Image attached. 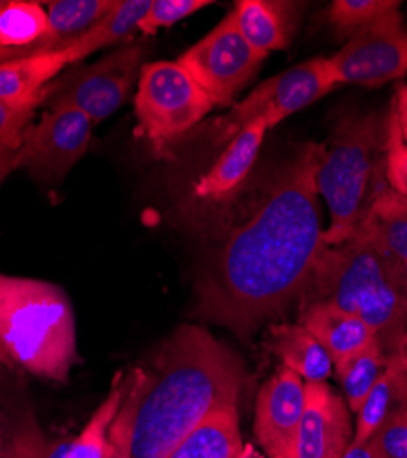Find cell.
Segmentation results:
<instances>
[{
	"instance_id": "obj_1",
	"label": "cell",
	"mask_w": 407,
	"mask_h": 458,
	"mask_svg": "<svg viewBox=\"0 0 407 458\" xmlns=\"http://www.w3.org/2000/svg\"><path fill=\"white\" fill-rule=\"evenodd\" d=\"M325 143L295 150L250 218L204 266L199 314L241 337L303 295L323 242L318 171Z\"/></svg>"
},
{
	"instance_id": "obj_2",
	"label": "cell",
	"mask_w": 407,
	"mask_h": 458,
	"mask_svg": "<svg viewBox=\"0 0 407 458\" xmlns=\"http://www.w3.org/2000/svg\"><path fill=\"white\" fill-rule=\"evenodd\" d=\"M246 370L237 354L202 327H180L149 369L131 374L132 458H165L220 407L239 405Z\"/></svg>"
},
{
	"instance_id": "obj_3",
	"label": "cell",
	"mask_w": 407,
	"mask_h": 458,
	"mask_svg": "<svg viewBox=\"0 0 407 458\" xmlns=\"http://www.w3.org/2000/svg\"><path fill=\"white\" fill-rule=\"evenodd\" d=\"M303 295L305 302H332L363 319L387 354L407 349V293L360 235L323 248Z\"/></svg>"
},
{
	"instance_id": "obj_4",
	"label": "cell",
	"mask_w": 407,
	"mask_h": 458,
	"mask_svg": "<svg viewBox=\"0 0 407 458\" xmlns=\"http://www.w3.org/2000/svg\"><path fill=\"white\" fill-rule=\"evenodd\" d=\"M0 343L15 365L66 381L80 361L76 318L66 293L48 281L0 274Z\"/></svg>"
},
{
	"instance_id": "obj_5",
	"label": "cell",
	"mask_w": 407,
	"mask_h": 458,
	"mask_svg": "<svg viewBox=\"0 0 407 458\" xmlns=\"http://www.w3.org/2000/svg\"><path fill=\"white\" fill-rule=\"evenodd\" d=\"M387 189L386 122L377 116H351L340 122L325 143L318 171V191L330 211L323 242L338 246L349 241Z\"/></svg>"
},
{
	"instance_id": "obj_6",
	"label": "cell",
	"mask_w": 407,
	"mask_h": 458,
	"mask_svg": "<svg viewBox=\"0 0 407 458\" xmlns=\"http://www.w3.org/2000/svg\"><path fill=\"white\" fill-rule=\"evenodd\" d=\"M215 108L211 98L176 61L143 64L138 78L134 112L138 132L158 158L188 136Z\"/></svg>"
},
{
	"instance_id": "obj_7",
	"label": "cell",
	"mask_w": 407,
	"mask_h": 458,
	"mask_svg": "<svg viewBox=\"0 0 407 458\" xmlns=\"http://www.w3.org/2000/svg\"><path fill=\"white\" fill-rule=\"evenodd\" d=\"M336 87L326 57L305 61L274 75L251 90L248 98L233 105L228 114L213 122L209 138L216 145L228 143L244 127L259 120H263L268 129H274L292 114L307 108Z\"/></svg>"
},
{
	"instance_id": "obj_8",
	"label": "cell",
	"mask_w": 407,
	"mask_h": 458,
	"mask_svg": "<svg viewBox=\"0 0 407 458\" xmlns=\"http://www.w3.org/2000/svg\"><path fill=\"white\" fill-rule=\"evenodd\" d=\"M145 55L147 45L134 43L110 52L87 68L73 70L48 85V108L70 105L87 114L94 125L105 122L127 101Z\"/></svg>"
},
{
	"instance_id": "obj_9",
	"label": "cell",
	"mask_w": 407,
	"mask_h": 458,
	"mask_svg": "<svg viewBox=\"0 0 407 458\" xmlns=\"http://www.w3.org/2000/svg\"><path fill=\"white\" fill-rule=\"evenodd\" d=\"M265 59L242 39L230 12L176 63L211 98L215 106H230Z\"/></svg>"
},
{
	"instance_id": "obj_10",
	"label": "cell",
	"mask_w": 407,
	"mask_h": 458,
	"mask_svg": "<svg viewBox=\"0 0 407 458\" xmlns=\"http://www.w3.org/2000/svg\"><path fill=\"white\" fill-rule=\"evenodd\" d=\"M94 123L80 108L50 106L43 120L30 125L17 150V169H28L43 183L59 185L85 155Z\"/></svg>"
},
{
	"instance_id": "obj_11",
	"label": "cell",
	"mask_w": 407,
	"mask_h": 458,
	"mask_svg": "<svg viewBox=\"0 0 407 458\" xmlns=\"http://www.w3.org/2000/svg\"><path fill=\"white\" fill-rule=\"evenodd\" d=\"M400 10L352 37L328 59L336 85L382 87L407 73V31Z\"/></svg>"
},
{
	"instance_id": "obj_12",
	"label": "cell",
	"mask_w": 407,
	"mask_h": 458,
	"mask_svg": "<svg viewBox=\"0 0 407 458\" xmlns=\"http://www.w3.org/2000/svg\"><path fill=\"white\" fill-rule=\"evenodd\" d=\"M305 409V381L281 367L259 391L253 431L270 458H292Z\"/></svg>"
},
{
	"instance_id": "obj_13",
	"label": "cell",
	"mask_w": 407,
	"mask_h": 458,
	"mask_svg": "<svg viewBox=\"0 0 407 458\" xmlns=\"http://www.w3.org/2000/svg\"><path fill=\"white\" fill-rule=\"evenodd\" d=\"M352 438L347 402L326 381L305 384V409L292 458H342Z\"/></svg>"
},
{
	"instance_id": "obj_14",
	"label": "cell",
	"mask_w": 407,
	"mask_h": 458,
	"mask_svg": "<svg viewBox=\"0 0 407 458\" xmlns=\"http://www.w3.org/2000/svg\"><path fill=\"white\" fill-rule=\"evenodd\" d=\"M118 6V0H54L48 3V31L26 48H0V63L68 50L81 35Z\"/></svg>"
},
{
	"instance_id": "obj_15",
	"label": "cell",
	"mask_w": 407,
	"mask_h": 458,
	"mask_svg": "<svg viewBox=\"0 0 407 458\" xmlns=\"http://www.w3.org/2000/svg\"><path fill=\"white\" fill-rule=\"evenodd\" d=\"M268 131L270 129L263 120L244 127L228 141L213 167L200 176L193 187V195L204 202H220L233 197L248 178Z\"/></svg>"
},
{
	"instance_id": "obj_16",
	"label": "cell",
	"mask_w": 407,
	"mask_h": 458,
	"mask_svg": "<svg viewBox=\"0 0 407 458\" xmlns=\"http://www.w3.org/2000/svg\"><path fill=\"white\" fill-rule=\"evenodd\" d=\"M354 235L365 239L386 259L407 293V199L387 189L369 209Z\"/></svg>"
},
{
	"instance_id": "obj_17",
	"label": "cell",
	"mask_w": 407,
	"mask_h": 458,
	"mask_svg": "<svg viewBox=\"0 0 407 458\" xmlns=\"http://www.w3.org/2000/svg\"><path fill=\"white\" fill-rule=\"evenodd\" d=\"M300 325L321 343L335 363L377 341L375 330L363 319L332 302H305Z\"/></svg>"
},
{
	"instance_id": "obj_18",
	"label": "cell",
	"mask_w": 407,
	"mask_h": 458,
	"mask_svg": "<svg viewBox=\"0 0 407 458\" xmlns=\"http://www.w3.org/2000/svg\"><path fill=\"white\" fill-rule=\"evenodd\" d=\"M407 409L405 349L389 354L387 367L356 412L354 442H367L386 422Z\"/></svg>"
},
{
	"instance_id": "obj_19",
	"label": "cell",
	"mask_w": 407,
	"mask_h": 458,
	"mask_svg": "<svg viewBox=\"0 0 407 458\" xmlns=\"http://www.w3.org/2000/svg\"><path fill=\"white\" fill-rule=\"evenodd\" d=\"M268 349L284 369L303 377L305 384H321L335 370V361L321 343L300 323L272 325Z\"/></svg>"
},
{
	"instance_id": "obj_20",
	"label": "cell",
	"mask_w": 407,
	"mask_h": 458,
	"mask_svg": "<svg viewBox=\"0 0 407 458\" xmlns=\"http://www.w3.org/2000/svg\"><path fill=\"white\" fill-rule=\"evenodd\" d=\"M293 4L272 0H239L232 10L242 39L263 57L286 48L290 41V12Z\"/></svg>"
},
{
	"instance_id": "obj_21",
	"label": "cell",
	"mask_w": 407,
	"mask_h": 458,
	"mask_svg": "<svg viewBox=\"0 0 407 458\" xmlns=\"http://www.w3.org/2000/svg\"><path fill=\"white\" fill-rule=\"evenodd\" d=\"M242 447L237 405L211 412L165 458H235Z\"/></svg>"
},
{
	"instance_id": "obj_22",
	"label": "cell",
	"mask_w": 407,
	"mask_h": 458,
	"mask_svg": "<svg viewBox=\"0 0 407 458\" xmlns=\"http://www.w3.org/2000/svg\"><path fill=\"white\" fill-rule=\"evenodd\" d=\"M73 64L70 54L17 57L0 63V99H30L47 92L59 72Z\"/></svg>"
},
{
	"instance_id": "obj_23",
	"label": "cell",
	"mask_w": 407,
	"mask_h": 458,
	"mask_svg": "<svg viewBox=\"0 0 407 458\" xmlns=\"http://www.w3.org/2000/svg\"><path fill=\"white\" fill-rule=\"evenodd\" d=\"M149 6L151 0H118V6L113 12L66 50L73 64L98 50L131 39Z\"/></svg>"
},
{
	"instance_id": "obj_24",
	"label": "cell",
	"mask_w": 407,
	"mask_h": 458,
	"mask_svg": "<svg viewBox=\"0 0 407 458\" xmlns=\"http://www.w3.org/2000/svg\"><path fill=\"white\" fill-rule=\"evenodd\" d=\"M389 361V354L377 341L369 343L367 347L345 356L335 363L336 376L342 384L345 402L351 411L358 412L367 394L371 393L378 377L384 374Z\"/></svg>"
},
{
	"instance_id": "obj_25",
	"label": "cell",
	"mask_w": 407,
	"mask_h": 458,
	"mask_svg": "<svg viewBox=\"0 0 407 458\" xmlns=\"http://www.w3.org/2000/svg\"><path fill=\"white\" fill-rule=\"evenodd\" d=\"M123 389L125 386L122 384V374H118L113 384V389H110L106 398L94 411L83 431L76 438L68 440L64 458H103L105 456L106 444H108V431L120 411V405L123 400Z\"/></svg>"
},
{
	"instance_id": "obj_26",
	"label": "cell",
	"mask_w": 407,
	"mask_h": 458,
	"mask_svg": "<svg viewBox=\"0 0 407 458\" xmlns=\"http://www.w3.org/2000/svg\"><path fill=\"white\" fill-rule=\"evenodd\" d=\"M48 31V13L39 3L15 0L0 6V48H26Z\"/></svg>"
},
{
	"instance_id": "obj_27",
	"label": "cell",
	"mask_w": 407,
	"mask_h": 458,
	"mask_svg": "<svg viewBox=\"0 0 407 458\" xmlns=\"http://www.w3.org/2000/svg\"><path fill=\"white\" fill-rule=\"evenodd\" d=\"M400 10L398 0H336L326 19L340 35H356Z\"/></svg>"
},
{
	"instance_id": "obj_28",
	"label": "cell",
	"mask_w": 407,
	"mask_h": 458,
	"mask_svg": "<svg viewBox=\"0 0 407 458\" xmlns=\"http://www.w3.org/2000/svg\"><path fill=\"white\" fill-rule=\"evenodd\" d=\"M47 98L48 89L45 94L30 99H0V143L19 150L35 108Z\"/></svg>"
},
{
	"instance_id": "obj_29",
	"label": "cell",
	"mask_w": 407,
	"mask_h": 458,
	"mask_svg": "<svg viewBox=\"0 0 407 458\" xmlns=\"http://www.w3.org/2000/svg\"><path fill=\"white\" fill-rule=\"evenodd\" d=\"M386 180L393 193L407 199V143L393 108L386 118Z\"/></svg>"
},
{
	"instance_id": "obj_30",
	"label": "cell",
	"mask_w": 407,
	"mask_h": 458,
	"mask_svg": "<svg viewBox=\"0 0 407 458\" xmlns=\"http://www.w3.org/2000/svg\"><path fill=\"white\" fill-rule=\"evenodd\" d=\"M209 4V0H151L138 30L147 37L155 35L160 28H169Z\"/></svg>"
},
{
	"instance_id": "obj_31",
	"label": "cell",
	"mask_w": 407,
	"mask_h": 458,
	"mask_svg": "<svg viewBox=\"0 0 407 458\" xmlns=\"http://www.w3.org/2000/svg\"><path fill=\"white\" fill-rule=\"evenodd\" d=\"M367 445L371 458H407V409L386 422Z\"/></svg>"
},
{
	"instance_id": "obj_32",
	"label": "cell",
	"mask_w": 407,
	"mask_h": 458,
	"mask_svg": "<svg viewBox=\"0 0 407 458\" xmlns=\"http://www.w3.org/2000/svg\"><path fill=\"white\" fill-rule=\"evenodd\" d=\"M103 458H132V411L125 400H122L120 411L110 426Z\"/></svg>"
},
{
	"instance_id": "obj_33",
	"label": "cell",
	"mask_w": 407,
	"mask_h": 458,
	"mask_svg": "<svg viewBox=\"0 0 407 458\" xmlns=\"http://www.w3.org/2000/svg\"><path fill=\"white\" fill-rule=\"evenodd\" d=\"M393 110H394V116L398 122L400 134H402L403 141L407 143V87L398 89L396 99L393 103Z\"/></svg>"
},
{
	"instance_id": "obj_34",
	"label": "cell",
	"mask_w": 407,
	"mask_h": 458,
	"mask_svg": "<svg viewBox=\"0 0 407 458\" xmlns=\"http://www.w3.org/2000/svg\"><path fill=\"white\" fill-rule=\"evenodd\" d=\"M17 169V150L0 143V185Z\"/></svg>"
},
{
	"instance_id": "obj_35",
	"label": "cell",
	"mask_w": 407,
	"mask_h": 458,
	"mask_svg": "<svg viewBox=\"0 0 407 458\" xmlns=\"http://www.w3.org/2000/svg\"><path fill=\"white\" fill-rule=\"evenodd\" d=\"M0 458H22L8 437L4 418L0 414Z\"/></svg>"
},
{
	"instance_id": "obj_36",
	"label": "cell",
	"mask_w": 407,
	"mask_h": 458,
	"mask_svg": "<svg viewBox=\"0 0 407 458\" xmlns=\"http://www.w3.org/2000/svg\"><path fill=\"white\" fill-rule=\"evenodd\" d=\"M342 458H371V453H369L367 442H354L352 440Z\"/></svg>"
},
{
	"instance_id": "obj_37",
	"label": "cell",
	"mask_w": 407,
	"mask_h": 458,
	"mask_svg": "<svg viewBox=\"0 0 407 458\" xmlns=\"http://www.w3.org/2000/svg\"><path fill=\"white\" fill-rule=\"evenodd\" d=\"M235 458H263V456L251 444H246V445L242 444V447H241V451L237 453Z\"/></svg>"
},
{
	"instance_id": "obj_38",
	"label": "cell",
	"mask_w": 407,
	"mask_h": 458,
	"mask_svg": "<svg viewBox=\"0 0 407 458\" xmlns=\"http://www.w3.org/2000/svg\"><path fill=\"white\" fill-rule=\"evenodd\" d=\"M66 447H68V442H59V444H55V445L47 453L45 458H64Z\"/></svg>"
},
{
	"instance_id": "obj_39",
	"label": "cell",
	"mask_w": 407,
	"mask_h": 458,
	"mask_svg": "<svg viewBox=\"0 0 407 458\" xmlns=\"http://www.w3.org/2000/svg\"><path fill=\"white\" fill-rule=\"evenodd\" d=\"M0 365H6V367H13L15 361L12 360V356L8 354V351L4 349L3 343H0Z\"/></svg>"
},
{
	"instance_id": "obj_40",
	"label": "cell",
	"mask_w": 407,
	"mask_h": 458,
	"mask_svg": "<svg viewBox=\"0 0 407 458\" xmlns=\"http://www.w3.org/2000/svg\"><path fill=\"white\" fill-rule=\"evenodd\" d=\"M405 358H407V349H405Z\"/></svg>"
}]
</instances>
